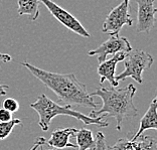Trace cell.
<instances>
[{
    "instance_id": "7a4b0ae2",
    "label": "cell",
    "mask_w": 157,
    "mask_h": 150,
    "mask_svg": "<svg viewBox=\"0 0 157 150\" xmlns=\"http://www.w3.org/2000/svg\"><path fill=\"white\" fill-rule=\"evenodd\" d=\"M137 89L133 84H129L124 89L104 88L100 87L95 92L91 93V96H98L102 99L103 106L98 111L92 110L90 117L96 118L102 115L115 118L116 129L121 131L124 120L129 119L138 115V109L135 106L133 99Z\"/></svg>"
},
{
    "instance_id": "5bb4252c",
    "label": "cell",
    "mask_w": 157,
    "mask_h": 150,
    "mask_svg": "<svg viewBox=\"0 0 157 150\" xmlns=\"http://www.w3.org/2000/svg\"><path fill=\"white\" fill-rule=\"evenodd\" d=\"M135 150H157V142L150 135H140L133 140Z\"/></svg>"
},
{
    "instance_id": "7c38bea8",
    "label": "cell",
    "mask_w": 157,
    "mask_h": 150,
    "mask_svg": "<svg viewBox=\"0 0 157 150\" xmlns=\"http://www.w3.org/2000/svg\"><path fill=\"white\" fill-rule=\"evenodd\" d=\"M39 0H18L17 13L19 16L27 15L31 21H35L39 16Z\"/></svg>"
},
{
    "instance_id": "8992f818",
    "label": "cell",
    "mask_w": 157,
    "mask_h": 150,
    "mask_svg": "<svg viewBox=\"0 0 157 150\" xmlns=\"http://www.w3.org/2000/svg\"><path fill=\"white\" fill-rule=\"evenodd\" d=\"M40 3H42L52 15L56 18L63 26H66L67 29H70L73 33H77L83 37H90L91 34L88 33V30L82 25V23L78 21L73 14H71L63 7L56 4V2L52 0H39Z\"/></svg>"
},
{
    "instance_id": "9c48e42d",
    "label": "cell",
    "mask_w": 157,
    "mask_h": 150,
    "mask_svg": "<svg viewBox=\"0 0 157 150\" xmlns=\"http://www.w3.org/2000/svg\"><path fill=\"white\" fill-rule=\"evenodd\" d=\"M127 52H118L110 60H106L103 63H99L97 73L100 77V84L103 85L105 81H108L111 87L117 88L119 86V82L116 81V67L117 63L123 62Z\"/></svg>"
},
{
    "instance_id": "ba28073f",
    "label": "cell",
    "mask_w": 157,
    "mask_h": 150,
    "mask_svg": "<svg viewBox=\"0 0 157 150\" xmlns=\"http://www.w3.org/2000/svg\"><path fill=\"white\" fill-rule=\"evenodd\" d=\"M137 2V33H149L155 26L157 12L154 6L155 0H136Z\"/></svg>"
},
{
    "instance_id": "d6986e66",
    "label": "cell",
    "mask_w": 157,
    "mask_h": 150,
    "mask_svg": "<svg viewBox=\"0 0 157 150\" xmlns=\"http://www.w3.org/2000/svg\"><path fill=\"white\" fill-rule=\"evenodd\" d=\"M11 119H12L11 113L3 108L0 109V122H8Z\"/></svg>"
},
{
    "instance_id": "2e32d148",
    "label": "cell",
    "mask_w": 157,
    "mask_h": 150,
    "mask_svg": "<svg viewBox=\"0 0 157 150\" xmlns=\"http://www.w3.org/2000/svg\"><path fill=\"white\" fill-rule=\"evenodd\" d=\"M2 105H3L2 108L7 110V111L10 112V113L17 112L19 110V107H20L19 103L17 102L15 99H13V98H7V99H5L4 101H3Z\"/></svg>"
},
{
    "instance_id": "3957f363",
    "label": "cell",
    "mask_w": 157,
    "mask_h": 150,
    "mask_svg": "<svg viewBox=\"0 0 157 150\" xmlns=\"http://www.w3.org/2000/svg\"><path fill=\"white\" fill-rule=\"evenodd\" d=\"M30 107L37 112L39 116L38 125L40 126L42 131H48L52 120L56 116L66 115L77 120L82 121L85 125H98L99 127H107L109 126V122L105 120L106 116L102 115L100 117L93 118L90 116H86L81 112L75 111L72 109V106H62L58 102H55L49 99L44 94H40L37 97L36 101L31 103Z\"/></svg>"
},
{
    "instance_id": "4fadbf2b",
    "label": "cell",
    "mask_w": 157,
    "mask_h": 150,
    "mask_svg": "<svg viewBox=\"0 0 157 150\" xmlns=\"http://www.w3.org/2000/svg\"><path fill=\"white\" fill-rule=\"evenodd\" d=\"M77 147L78 150H88L93 149L95 146V139L93 136V132L87 128H82L78 130L76 134Z\"/></svg>"
},
{
    "instance_id": "44dd1931",
    "label": "cell",
    "mask_w": 157,
    "mask_h": 150,
    "mask_svg": "<svg viewBox=\"0 0 157 150\" xmlns=\"http://www.w3.org/2000/svg\"><path fill=\"white\" fill-rule=\"evenodd\" d=\"M11 60H12V58L8 55V53H2V52H0V62L8 63V62H11Z\"/></svg>"
},
{
    "instance_id": "ffe728a7",
    "label": "cell",
    "mask_w": 157,
    "mask_h": 150,
    "mask_svg": "<svg viewBox=\"0 0 157 150\" xmlns=\"http://www.w3.org/2000/svg\"><path fill=\"white\" fill-rule=\"evenodd\" d=\"M46 142V139L44 137H38L36 140L34 141V143H33V146L31 147L29 150H36L37 148L40 147L41 145H44V143Z\"/></svg>"
},
{
    "instance_id": "5b68a950",
    "label": "cell",
    "mask_w": 157,
    "mask_h": 150,
    "mask_svg": "<svg viewBox=\"0 0 157 150\" xmlns=\"http://www.w3.org/2000/svg\"><path fill=\"white\" fill-rule=\"evenodd\" d=\"M130 0H123L108 13L103 23L102 33L118 35L124 25H132L133 19L130 15Z\"/></svg>"
},
{
    "instance_id": "8fae6325",
    "label": "cell",
    "mask_w": 157,
    "mask_h": 150,
    "mask_svg": "<svg viewBox=\"0 0 157 150\" xmlns=\"http://www.w3.org/2000/svg\"><path fill=\"white\" fill-rule=\"evenodd\" d=\"M148 129H153V130L157 129V99L156 98H153L147 112L142 117L138 131L133 136H131V133H128V136H129L130 140L133 141L135 139H137L140 135H142V133L145 130Z\"/></svg>"
},
{
    "instance_id": "52a82bcc",
    "label": "cell",
    "mask_w": 157,
    "mask_h": 150,
    "mask_svg": "<svg viewBox=\"0 0 157 150\" xmlns=\"http://www.w3.org/2000/svg\"><path fill=\"white\" fill-rule=\"evenodd\" d=\"M132 46L129 40L124 37L118 35H112L109 39H107L105 42L98 46L97 48L93 49L88 52L90 56H97L98 63H101L106 60L107 56L109 55H116L118 52H129L132 51Z\"/></svg>"
},
{
    "instance_id": "7402d4cb",
    "label": "cell",
    "mask_w": 157,
    "mask_h": 150,
    "mask_svg": "<svg viewBox=\"0 0 157 150\" xmlns=\"http://www.w3.org/2000/svg\"><path fill=\"white\" fill-rule=\"evenodd\" d=\"M8 88L9 87L7 85H3V84L0 83V97H1V96H5L6 95Z\"/></svg>"
},
{
    "instance_id": "277c9868",
    "label": "cell",
    "mask_w": 157,
    "mask_h": 150,
    "mask_svg": "<svg viewBox=\"0 0 157 150\" xmlns=\"http://www.w3.org/2000/svg\"><path fill=\"white\" fill-rule=\"evenodd\" d=\"M125 70L116 76V81H124L126 78H132L138 84L143 83L142 74L145 70L150 69L153 63L152 56L141 49H132L126 53L124 59Z\"/></svg>"
},
{
    "instance_id": "ac0fdd59",
    "label": "cell",
    "mask_w": 157,
    "mask_h": 150,
    "mask_svg": "<svg viewBox=\"0 0 157 150\" xmlns=\"http://www.w3.org/2000/svg\"><path fill=\"white\" fill-rule=\"evenodd\" d=\"M128 142H129V137H128V135H127V137L119 139L114 146L107 145L106 150H125Z\"/></svg>"
},
{
    "instance_id": "e0dca14e",
    "label": "cell",
    "mask_w": 157,
    "mask_h": 150,
    "mask_svg": "<svg viewBox=\"0 0 157 150\" xmlns=\"http://www.w3.org/2000/svg\"><path fill=\"white\" fill-rule=\"evenodd\" d=\"M96 140H95V146L92 150H106L107 144H106V140H105V136L104 133L101 131L97 132V135H96Z\"/></svg>"
},
{
    "instance_id": "30bf717a",
    "label": "cell",
    "mask_w": 157,
    "mask_h": 150,
    "mask_svg": "<svg viewBox=\"0 0 157 150\" xmlns=\"http://www.w3.org/2000/svg\"><path fill=\"white\" fill-rule=\"evenodd\" d=\"M78 129L74 127L63 128V129H56L52 133V136L46 143L52 146L55 149H63V148H73L77 149V145L70 142V138L77 134Z\"/></svg>"
},
{
    "instance_id": "603a6c76",
    "label": "cell",
    "mask_w": 157,
    "mask_h": 150,
    "mask_svg": "<svg viewBox=\"0 0 157 150\" xmlns=\"http://www.w3.org/2000/svg\"><path fill=\"white\" fill-rule=\"evenodd\" d=\"M40 150H58V149H45V148H44V145H41Z\"/></svg>"
},
{
    "instance_id": "6da1fadb",
    "label": "cell",
    "mask_w": 157,
    "mask_h": 150,
    "mask_svg": "<svg viewBox=\"0 0 157 150\" xmlns=\"http://www.w3.org/2000/svg\"><path fill=\"white\" fill-rule=\"evenodd\" d=\"M33 76L58 96L59 102L66 106H81L95 110L98 107L87 87L77 79L75 74H58L39 69L27 62L21 63Z\"/></svg>"
},
{
    "instance_id": "9a60e30c",
    "label": "cell",
    "mask_w": 157,
    "mask_h": 150,
    "mask_svg": "<svg viewBox=\"0 0 157 150\" xmlns=\"http://www.w3.org/2000/svg\"><path fill=\"white\" fill-rule=\"evenodd\" d=\"M19 124L21 125V121L19 119H11L8 122H0V140L8 137L13 128Z\"/></svg>"
}]
</instances>
